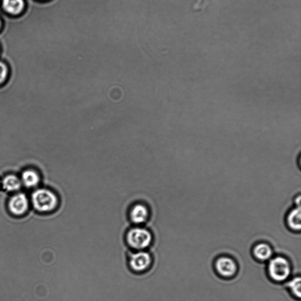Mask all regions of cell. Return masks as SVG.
I'll use <instances>...</instances> for the list:
<instances>
[{
    "label": "cell",
    "instance_id": "12",
    "mask_svg": "<svg viewBox=\"0 0 301 301\" xmlns=\"http://www.w3.org/2000/svg\"><path fill=\"white\" fill-rule=\"evenodd\" d=\"M21 183L16 176L9 175L5 176L3 180L4 189L8 191H15L20 189Z\"/></svg>",
    "mask_w": 301,
    "mask_h": 301
},
{
    "label": "cell",
    "instance_id": "4",
    "mask_svg": "<svg viewBox=\"0 0 301 301\" xmlns=\"http://www.w3.org/2000/svg\"><path fill=\"white\" fill-rule=\"evenodd\" d=\"M217 274L225 280L234 278L238 272V264L236 259L228 255L218 256L214 262Z\"/></svg>",
    "mask_w": 301,
    "mask_h": 301
},
{
    "label": "cell",
    "instance_id": "6",
    "mask_svg": "<svg viewBox=\"0 0 301 301\" xmlns=\"http://www.w3.org/2000/svg\"><path fill=\"white\" fill-rule=\"evenodd\" d=\"M253 258L256 261L264 262L269 261L273 256L272 246L266 242H259L253 246L252 249Z\"/></svg>",
    "mask_w": 301,
    "mask_h": 301
},
{
    "label": "cell",
    "instance_id": "15",
    "mask_svg": "<svg viewBox=\"0 0 301 301\" xmlns=\"http://www.w3.org/2000/svg\"><path fill=\"white\" fill-rule=\"evenodd\" d=\"M301 195H298L294 200L295 206H301Z\"/></svg>",
    "mask_w": 301,
    "mask_h": 301
},
{
    "label": "cell",
    "instance_id": "10",
    "mask_svg": "<svg viewBox=\"0 0 301 301\" xmlns=\"http://www.w3.org/2000/svg\"><path fill=\"white\" fill-rule=\"evenodd\" d=\"M23 0H2V7L5 12L13 15L20 13L24 8Z\"/></svg>",
    "mask_w": 301,
    "mask_h": 301
},
{
    "label": "cell",
    "instance_id": "2",
    "mask_svg": "<svg viewBox=\"0 0 301 301\" xmlns=\"http://www.w3.org/2000/svg\"><path fill=\"white\" fill-rule=\"evenodd\" d=\"M32 202L34 208L38 211L48 212L56 208L59 200L51 190L40 189L33 193Z\"/></svg>",
    "mask_w": 301,
    "mask_h": 301
},
{
    "label": "cell",
    "instance_id": "16",
    "mask_svg": "<svg viewBox=\"0 0 301 301\" xmlns=\"http://www.w3.org/2000/svg\"><path fill=\"white\" fill-rule=\"evenodd\" d=\"M0 26H1V21H0Z\"/></svg>",
    "mask_w": 301,
    "mask_h": 301
},
{
    "label": "cell",
    "instance_id": "5",
    "mask_svg": "<svg viewBox=\"0 0 301 301\" xmlns=\"http://www.w3.org/2000/svg\"><path fill=\"white\" fill-rule=\"evenodd\" d=\"M152 261L150 253L144 251H138L131 254L129 259V266L133 271L143 272L150 269Z\"/></svg>",
    "mask_w": 301,
    "mask_h": 301
},
{
    "label": "cell",
    "instance_id": "14",
    "mask_svg": "<svg viewBox=\"0 0 301 301\" xmlns=\"http://www.w3.org/2000/svg\"><path fill=\"white\" fill-rule=\"evenodd\" d=\"M8 68L4 63L0 62V84L4 82L7 78Z\"/></svg>",
    "mask_w": 301,
    "mask_h": 301
},
{
    "label": "cell",
    "instance_id": "9",
    "mask_svg": "<svg viewBox=\"0 0 301 301\" xmlns=\"http://www.w3.org/2000/svg\"><path fill=\"white\" fill-rule=\"evenodd\" d=\"M287 228L294 233H300L301 230V208L295 206L287 214L286 217Z\"/></svg>",
    "mask_w": 301,
    "mask_h": 301
},
{
    "label": "cell",
    "instance_id": "7",
    "mask_svg": "<svg viewBox=\"0 0 301 301\" xmlns=\"http://www.w3.org/2000/svg\"><path fill=\"white\" fill-rule=\"evenodd\" d=\"M149 216L150 211L144 204H135L129 211V218L135 224L140 225L147 222Z\"/></svg>",
    "mask_w": 301,
    "mask_h": 301
},
{
    "label": "cell",
    "instance_id": "8",
    "mask_svg": "<svg viewBox=\"0 0 301 301\" xmlns=\"http://www.w3.org/2000/svg\"><path fill=\"white\" fill-rule=\"evenodd\" d=\"M8 206L13 214L16 215H23L28 209V199L24 194H16L11 198Z\"/></svg>",
    "mask_w": 301,
    "mask_h": 301
},
{
    "label": "cell",
    "instance_id": "3",
    "mask_svg": "<svg viewBox=\"0 0 301 301\" xmlns=\"http://www.w3.org/2000/svg\"><path fill=\"white\" fill-rule=\"evenodd\" d=\"M126 241L129 247L138 251L148 248L153 241V236L147 229L135 227L127 232Z\"/></svg>",
    "mask_w": 301,
    "mask_h": 301
},
{
    "label": "cell",
    "instance_id": "11",
    "mask_svg": "<svg viewBox=\"0 0 301 301\" xmlns=\"http://www.w3.org/2000/svg\"><path fill=\"white\" fill-rule=\"evenodd\" d=\"M39 176L34 171L26 170L22 174V182L27 187H34L39 183Z\"/></svg>",
    "mask_w": 301,
    "mask_h": 301
},
{
    "label": "cell",
    "instance_id": "13",
    "mask_svg": "<svg viewBox=\"0 0 301 301\" xmlns=\"http://www.w3.org/2000/svg\"><path fill=\"white\" fill-rule=\"evenodd\" d=\"M286 286L292 295L295 298L300 299L301 297V278L300 276L298 275L292 278L291 280L288 282Z\"/></svg>",
    "mask_w": 301,
    "mask_h": 301
},
{
    "label": "cell",
    "instance_id": "1",
    "mask_svg": "<svg viewBox=\"0 0 301 301\" xmlns=\"http://www.w3.org/2000/svg\"><path fill=\"white\" fill-rule=\"evenodd\" d=\"M267 272L269 278L273 283H285L291 277V262L285 256H273L268 263Z\"/></svg>",
    "mask_w": 301,
    "mask_h": 301
}]
</instances>
